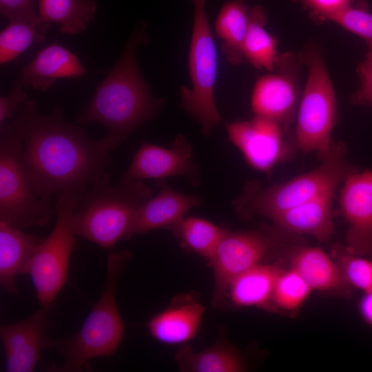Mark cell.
Here are the masks:
<instances>
[{"mask_svg": "<svg viewBox=\"0 0 372 372\" xmlns=\"http://www.w3.org/2000/svg\"><path fill=\"white\" fill-rule=\"evenodd\" d=\"M280 269L275 265L258 263L236 277L226 295L237 307H262L271 300Z\"/></svg>", "mask_w": 372, "mask_h": 372, "instance_id": "obj_23", "label": "cell"}, {"mask_svg": "<svg viewBox=\"0 0 372 372\" xmlns=\"http://www.w3.org/2000/svg\"><path fill=\"white\" fill-rule=\"evenodd\" d=\"M267 21V12L262 6L256 5L250 8V21L242 52L244 58L255 68L272 72L278 56L277 41L266 30Z\"/></svg>", "mask_w": 372, "mask_h": 372, "instance_id": "obj_26", "label": "cell"}, {"mask_svg": "<svg viewBox=\"0 0 372 372\" xmlns=\"http://www.w3.org/2000/svg\"><path fill=\"white\" fill-rule=\"evenodd\" d=\"M172 229L181 245L208 260L212 257L225 229L201 218H183Z\"/></svg>", "mask_w": 372, "mask_h": 372, "instance_id": "obj_27", "label": "cell"}, {"mask_svg": "<svg viewBox=\"0 0 372 372\" xmlns=\"http://www.w3.org/2000/svg\"><path fill=\"white\" fill-rule=\"evenodd\" d=\"M56 196L54 227L35 248L21 273L31 278L39 303L45 311L67 281L70 257L76 246V235L72 223L76 194Z\"/></svg>", "mask_w": 372, "mask_h": 372, "instance_id": "obj_8", "label": "cell"}, {"mask_svg": "<svg viewBox=\"0 0 372 372\" xmlns=\"http://www.w3.org/2000/svg\"><path fill=\"white\" fill-rule=\"evenodd\" d=\"M194 5V24L188 57L192 87L180 89L182 107L200 124L208 136L222 122L214 99L218 59L205 12L207 0H189Z\"/></svg>", "mask_w": 372, "mask_h": 372, "instance_id": "obj_9", "label": "cell"}, {"mask_svg": "<svg viewBox=\"0 0 372 372\" xmlns=\"http://www.w3.org/2000/svg\"><path fill=\"white\" fill-rule=\"evenodd\" d=\"M230 142L253 169L269 174L277 165L294 158L298 150L295 130L266 118L225 123Z\"/></svg>", "mask_w": 372, "mask_h": 372, "instance_id": "obj_10", "label": "cell"}, {"mask_svg": "<svg viewBox=\"0 0 372 372\" xmlns=\"http://www.w3.org/2000/svg\"><path fill=\"white\" fill-rule=\"evenodd\" d=\"M312 289L304 278L291 268L280 272L274 287L271 300L280 309L292 311L307 300Z\"/></svg>", "mask_w": 372, "mask_h": 372, "instance_id": "obj_30", "label": "cell"}, {"mask_svg": "<svg viewBox=\"0 0 372 372\" xmlns=\"http://www.w3.org/2000/svg\"><path fill=\"white\" fill-rule=\"evenodd\" d=\"M10 122L21 136L22 165L39 196L76 194L108 172L110 151L101 138L93 139L80 126L67 123L59 107L42 114L34 101L26 99Z\"/></svg>", "mask_w": 372, "mask_h": 372, "instance_id": "obj_1", "label": "cell"}, {"mask_svg": "<svg viewBox=\"0 0 372 372\" xmlns=\"http://www.w3.org/2000/svg\"><path fill=\"white\" fill-rule=\"evenodd\" d=\"M204 306L191 296L176 298L147 322L151 336L166 344H181L193 340L200 327Z\"/></svg>", "mask_w": 372, "mask_h": 372, "instance_id": "obj_17", "label": "cell"}, {"mask_svg": "<svg viewBox=\"0 0 372 372\" xmlns=\"http://www.w3.org/2000/svg\"><path fill=\"white\" fill-rule=\"evenodd\" d=\"M335 192L313 198L286 210L270 220L278 231L290 236L308 235L320 242L333 233V200Z\"/></svg>", "mask_w": 372, "mask_h": 372, "instance_id": "obj_18", "label": "cell"}, {"mask_svg": "<svg viewBox=\"0 0 372 372\" xmlns=\"http://www.w3.org/2000/svg\"><path fill=\"white\" fill-rule=\"evenodd\" d=\"M0 12L8 21H37L41 19L34 11V0H0Z\"/></svg>", "mask_w": 372, "mask_h": 372, "instance_id": "obj_33", "label": "cell"}, {"mask_svg": "<svg viewBox=\"0 0 372 372\" xmlns=\"http://www.w3.org/2000/svg\"><path fill=\"white\" fill-rule=\"evenodd\" d=\"M130 255L127 250L109 253L102 293L79 331L66 338L48 337V347L56 349L63 358V364L56 371H81L90 360L110 358L120 346L125 325L117 307L116 289Z\"/></svg>", "mask_w": 372, "mask_h": 372, "instance_id": "obj_5", "label": "cell"}, {"mask_svg": "<svg viewBox=\"0 0 372 372\" xmlns=\"http://www.w3.org/2000/svg\"><path fill=\"white\" fill-rule=\"evenodd\" d=\"M369 51L365 59L358 68L361 86L351 98L355 105L372 107V45H367Z\"/></svg>", "mask_w": 372, "mask_h": 372, "instance_id": "obj_32", "label": "cell"}, {"mask_svg": "<svg viewBox=\"0 0 372 372\" xmlns=\"http://www.w3.org/2000/svg\"><path fill=\"white\" fill-rule=\"evenodd\" d=\"M85 72V68L73 52L54 43L40 50L34 59L21 69L15 83L25 88L30 87L45 91L59 79L80 77Z\"/></svg>", "mask_w": 372, "mask_h": 372, "instance_id": "obj_19", "label": "cell"}, {"mask_svg": "<svg viewBox=\"0 0 372 372\" xmlns=\"http://www.w3.org/2000/svg\"><path fill=\"white\" fill-rule=\"evenodd\" d=\"M181 176L196 186L200 174L194 159L192 147L185 136L178 134L167 147L143 143L135 152L124 180H160Z\"/></svg>", "mask_w": 372, "mask_h": 372, "instance_id": "obj_13", "label": "cell"}, {"mask_svg": "<svg viewBox=\"0 0 372 372\" xmlns=\"http://www.w3.org/2000/svg\"><path fill=\"white\" fill-rule=\"evenodd\" d=\"M331 256L338 263L349 287L364 293L372 291V259L347 250L344 245H335Z\"/></svg>", "mask_w": 372, "mask_h": 372, "instance_id": "obj_29", "label": "cell"}, {"mask_svg": "<svg viewBox=\"0 0 372 372\" xmlns=\"http://www.w3.org/2000/svg\"><path fill=\"white\" fill-rule=\"evenodd\" d=\"M39 309L17 323L1 324L0 338L5 353V371L32 372L48 347L50 327L45 311Z\"/></svg>", "mask_w": 372, "mask_h": 372, "instance_id": "obj_15", "label": "cell"}, {"mask_svg": "<svg viewBox=\"0 0 372 372\" xmlns=\"http://www.w3.org/2000/svg\"><path fill=\"white\" fill-rule=\"evenodd\" d=\"M148 41L147 25L138 21L116 63L96 85L91 100L76 118L81 125H104L107 134L101 140L110 152L134 129L156 117L165 103L151 92L137 63L136 49Z\"/></svg>", "mask_w": 372, "mask_h": 372, "instance_id": "obj_2", "label": "cell"}, {"mask_svg": "<svg viewBox=\"0 0 372 372\" xmlns=\"http://www.w3.org/2000/svg\"><path fill=\"white\" fill-rule=\"evenodd\" d=\"M327 19L362 37L367 45H372V13L364 5L352 3Z\"/></svg>", "mask_w": 372, "mask_h": 372, "instance_id": "obj_31", "label": "cell"}, {"mask_svg": "<svg viewBox=\"0 0 372 372\" xmlns=\"http://www.w3.org/2000/svg\"><path fill=\"white\" fill-rule=\"evenodd\" d=\"M160 191L137 211L125 240L159 229H171L191 209L201 205L197 196L183 194L160 183Z\"/></svg>", "mask_w": 372, "mask_h": 372, "instance_id": "obj_16", "label": "cell"}, {"mask_svg": "<svg viewBox=\"0 0 372 372\" xmlns=\"http://www.w3.org/2000/svg\"><path fill=\"white\" fill-rule=\"evenodd\" d=\"M178 369L184 372H240L245 365L236 350L225 343H217L194 352L187 346L175 355Z\"/></svg>", "mask_w": 372, "mask_h": 372, "instance_id": "obj_24", "label": "cell"}, {"mask_svg": "<svg viewBox=\"0 0 372 372\" xmlns=\"http://www.w3.org/2000/svg\"><path fill=\"white\" fill-rule=\"evenodd\" d=\"M21 138L10 122L0 126V220L19 228L46 225L55 204L39 196L21 161Z\"/></svg>", "mask_w": 372, "mask_h": 372, "instance_id": "obj_6", "label": "cell"}, {"mask_svg": "<svg viewBox=\"0 0 372 372\" xmlns=\"http://www.w3.org/2000/svg\"><path fill=\"white\" fill-rule=\"evenodd\" d=\"M43 236L27 234L21 228L0 220V285L16 293V278Z\"/></svg>", "mask_w": 372, "mask_h": 372, "instance_id": "obj_21", "label": "cell"}, {"mask_svg": "<svg viewBox=\"0 0 372 372\" xmlns=\"http://www.w3.org/2000/svg\"><path fill=\"white\" fill-rule=\"evenodd\" d=\"M152 189L142 180H121L112 185L108 172L76 194L72 223L76 236L102 248L125 238L138 209Z\"/></svg>", "mask_w": 372, "mask_h": 372, "instance_id": "obj_3", "label": "cell"}, {"mask_svg": "<svg viewBox=\"0 0 372 372\" xmlns=\"http://www.w3.org/2000/svg\"><path fill=\"white\" fill-rule=\"evenodd\" d=\"M97 10L94 0H39L40 19L59 25L63 34H79L87 30Z\"/></svg>", "mask_w": 372, "mask_h": 372, "instance_id": "obj_25", "label": "cell"}, {"mask_svg": "<svg viewBox=\"0 0 372 372\" xmlns=\"http://www.w3.org/2000/svg\"><path fill=\"white\" fill-rule=\"evenodd\" d=\"M250 21V8L244 0L226 1L215 23L216 35L221 41L220 50L231 65L244 59L242 47Z\"/></svg>", "mask_w": 372, "mask_h": 372, "instance_id": "obj_22", "label": "cell"}, {"mask_svg": "<svg viewBox=\"0 0 372 372\" xmlns=\"http://www.w3.org/2000/svg\"><path fill=\"white\" fill-rule=\"evenodd\" d=\"M25 89L14 82L9 94L0 97V126L12 119L18 107L27 99Z\"/></svg>", "mask_w": 372, "mask_h": 372, "instance_id": "obj_34", "label": "cell"}, {"mask_svg": "<svg viewBox=\"0 0 372 372\" xmlns=\"http://www.w3.org/2000/svg\"><path fill=\"white\" fill-rule=\"evenodd\" d=\"M273 244L272 236L260 230L225 229L209 260L214 277V305L223 302L229 285L236 277L261 262L272 249Z\"/></svg>", "mask_w": 372, "mask_h": 372, "instance_id": "obj_12", "label": "cell"}, {"mask_svg": "<svg viewBox=\"0 0 372 372\" xmlns=\"http://www.w3.org/2000/svg\"><path fill=\"white\" fill-rule=\"evenodd\" d=\"M50 24L41 19L8 21L0 33V63L15 59L34 43L43 42Z\"/></svg>", "mask_w": 372, "mask_h": 372, "instance_id": "obj_28", "label": "cell"}, {"mask_svg": "<svg viewBox=\"0 0 372 372\" xmlns=\"http://www.w3.org/2000/svg\"><path fill=\"white\" fill-rule=\"evenodd\" d=\"M347 154V145L333 140L328 151L318 157L320 165L311 171L266 188L256 181L248 183L233 203L236 212L244 218L260 215L271 220L313 198L335 192L351 174L360 170L348 161Z\"/></svg>", "mask_w": 372, "mask_h": 372, "instance_id": "obj_4", "label": "cell"}, {"mask_svg": "<svg viewBox=\"0 0 372 372\" xmlns=\"http://www.w3.org/2000/svg\"><path fill=\"white\" fill-rule=\"evenodd\" d=\"M301 58L307 66L308 76L296 116V141L298 150L316 153L319 157L333 141L337 99L321 52L311 48Z\"/></svg>", "mask_w": 372, "mask_h": 372, "instance_id": "obj_7", "label": "cell"}, {"mask_svg": "<svg viewBox=\"0 0 372 372\" xmlns=\"http://www.w3.org/2000/svg\"><path fill=\"white\" fill-rule=\"evenodd\" d=\"M338 205L348 225L347 250L372 259V170H358L344 180Z\"/></svg>", "mask_w": 372, "mask_h": 372, "instance_id": "obj_14", "label": "cell"}, {"mask_svg": "<svg viewBox=\"0 0 372 372\" xmlns=\"http://www.w3.org/2000/svg\"><path fill=\"white\" fill-rule=\"evenodd\" d=\"M290 263L291 268L304 278L312 290L339 291L349 287L335 260L318 247H295Z\"/></svg>", "mask_w": 372, "mask_h": 372, "instance_id": "obj_20", "label": "cell"}, {"mask_svg": "<svg viewBox=\"0 0 372 372\" xmlns=\"http://www.w3.org/2000/svg\"><path fill=\"white\" fill-rule=\"evenodd\" d=\"M313 14L327 19L353 3V0H300Z\"/></svg>", "mask_w": 372, "mask_h": 372, "instance_id": "obj_35", "label": "cell"}, {"mask_svg": "<svg viewBox=\"0 0 372 372\" xmlns=\"http://www.w3.org/2000/svg\"><path fill=\"white\" fill-rule=\"evenodd\" d=\"M358 309L362 319L372 326V291L364 293L360 300Z\"/></svg>", "mask_w": 372, "mask_h": 372, "instance_id": "obj_36", "label": "cell"}, {"mask_svg": "<svg viewBox=\"0 0 372 372\" xmlns=\"http://www.w3.org/2000/svg\"><path fill=\"white\" fill-rule=\"evenodd\" d=\"M298 59L291 53L278 55L276 72L257 79L251 96L254 116L273 120L295 130L293 127L300 101Z\"/></svg>", "mask_w": 372, "mask_h": 372, "instance_id": "obj_11", "label": "cell"}]
</instances>
